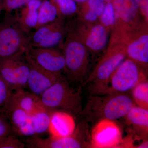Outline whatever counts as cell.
Segmentation results:
<instances>
[{
	"mask_svg": "<svg viewBox=\"0 0 148 148\" xmlns=\"http://www.w3.org/2000/svg\"><path fill=\"white\" fill-rule=\"evenodd\" d=\"M135 105L128 92L96 95L89 98L81 114L87 121L97 122L103 119L115 121L124 117Z\"/></svg>",
	"mask_w": 148,
	"mask_h": 148,
	"instance_id": "1",
	"label": "cell"
},
{
	"mask_svg": "<svg viewBox=\"0 0 148 148\" xmlns=\"http://www.w3.org/2000/svg\"><path fill=\"white\" fill-rule=\"evenodd\" d=\"M42 104L53 110L67 112L73 116L81 114L83 110L80 90H76L63 77L40 96Z\"/></svg>",
	"mask_w": 148,
	"mask_h": 148,
	"instance_id": "2",
	"label": "cell"
},
{
	"mask_svg": "<svg viewBox=\"0 0 148 148\" xmlns=\"http://www.w3.org/2000/svg\"><path fill=\"white\" fill-rule=\"evenodd\" d=\"M29 46V36L21 29L15 15L5 13L0 22V58L25 53Z\"/></svg>",
	"mask_w": 148,
	"mask_h": 148,
	"instance_id": "3",
	"label": "cell"
},
{
	"mask_svg": "<svg viewBox=\"0 0 148 148\" xmlns=\"http://www.w3.org/2000/svg\"><path fill=\"white\" fill-rule=\"evenodd\" d=\"M147 80L137 63L130 59L124 60L112 74L102 95L127 92Z\"/></svg>",
	"mask_w": 148,
	"mask_h": 148,
	"instance_id": "4",
	"label": "cell"
},
{
	"mask_svg": "<svg viewBox=\"0 0 148 148\" xmlns=\"http://www.w3.org/2000/svg\"><path fill=\"white\" fill-rule=\"evenodd\" d=\"M90 132L86 121H82L76 125L73 134L61 138L52 137L41 138L32 136L27 141L29 148H90Z\"/></svg>",
	"mask_w": 148,
	"mask_h": 148,
	"instance_id": "5",
	"label": "cell"
},
{
	"mask_svg": "<svg viewBox=\"0 0 148 148\" xmlns=\"http://www.w3.org/2000/svg\"><path fill=\"white\" fill-rule=\"evenodd\" d=\"M29 74L25 53L0 58V76L12 91L27 88Z\"/></svg>",
	"mask_w": 148,
	"mask_h": 148,
	"instance_id": "6",
	"label": "cell"
},
{
	"mask_svg": "<svg viewBox=\"0 0 148 148\" xmlns=\"http://www.w3.org/2000/svg\"><path fill=\"white\" fill-rule=\"evenodd\" d=\"M122 139L121 128L115 121L101 119L90 132V148H119Z\"/></svg>",
	"mask_w": 148,
	"mask_h": 148,
	"instance_id": "7",
	"label": "cell"
},
{
	"mask_svg": "<svg viewBox=\"0 0 148 148\" xmlns=\"http://www.w3.org/2000/svg\"><path fill=\"white\" fill-rule=\"evenodd\" d=\"M68 40L64 54L66 64L65 71L71 80L81 82L87 63L86 51L84 46L78 41L71 38Z\"/></svg>",
	"mask_w": 148,
	"mask_h": 148,
	"instance_id": "8",
	"label": "cell"
},
{
	"mask_svg": "<svg viewBox=\"0 0 148 148\" xmlns=\"http://www.w3.org/2000/svg\"><path fill=\"white\" fill-rule=\"evenodd\" d=\"M25 57L29 67L27 87L30 92L40 97L62 77L61 75L48 71L39 66L27 51L25 52Z\"/></svg>",
	"mask_w": 148,
	"mask_h": 148,
	"instance_id": "9",
	"label": "cell"
},
{
	"mask_svg": "<svg viewBox=\"0 0 148 148\" xmlns=\"http://www.w3.org/2000/svg\"><path fill=\"white\" fill-rule=\"evenodd\" d=\"M26 51L36 64L48 71L61 75V72L65 70L64 55L54 48L29 46Z\"/></svg>",
	"mask_w": 148,
	"mask_h": 148,
	"instance_id": "10",
	"label": "cell"
},
{
	"mask_svg": "<svg viewBox=\"0 0 148 148\" xmlns=\"http://www.w3.org/2000/svg\"><path fill=\"white\" fill-rule=\"evenodd\" d=\"M4 114L11 126L12 129L18 135L34 136L36 134L32 125L31 114L8 101Z\"/></svg>",
	"mask_w": 148,
	"mask_h": 148,
	"instance_id": "11",
	"label": "cell"
},
{
	"mask_svg": "<svg viewBox=\"0 0 148 148\" xmlns=\"http://www.w3.org/2000/svg\"><path fill=\"white\" fill-rule=\"evenodd\" d=\"M74 116L60 110H53L51 116L48 131L51 137L61 138L73 134L76 127Z\"/></svg>",
	"mask_w": 148,
	"mask_h": 148,
	"instance_id": "12",
	"label": "cell"
},
{
	"mask_svg": "<svg viewBox=\"0 0 148 148\" xmlns=\"http://www.w3.org/2000/svg\"><path fill=\"white\" fill-rule=\"evenodd\" d=\"M42 1V0H32L15 10L14 15L21 29L28 36L36 26L39 10Z\"/></svg>",
	"mask_w": 148,
	"mask_h": 148,
	"instance_id": "13",
	"label": "cell"
},
{
	"mask_svg": "<svg viewBox=\"0 0 148 148\" xmlns=\"http://www.w3.org/2000/svg\"><path fill=\"white\" fill-rule=\"evenodd\" d=\"M124 118L126 124L131 127V133L147 138L148 110L135 105Z\"/></svg>",
	"mask_w": 148,
	"mask_h": 148,
	"instance_id": "14",
	"label": "cell"
},
{
	"mask_svg": "<svg viewBox=\"0 0 148 148\" xmlns=\"http://www.w3.org/2000/svg\"><path fill=\"white\" fill-rule=\"evenodd\" d=\"M9 101L31 115L45 107L40 96L24 89L12 91Z\"/></svg>",
	"mask_w": 148,
	"mask_h": 148,
	"instance_id": "15",
	"label": "cell"
},
{
	"mask_svg": "<svg viewBox=\"0 0 148 148\" xmlns=\"http://www.w3.org/2000/svg\"><path fill=\"white\" fill-rule=\"evenodd\" d=\"M127 53L132 61L141 65H147L148 36L143 35L131 43L127 47Z\"/></svg>",
	"mask_w": 148,
	"mask_h": 148,
	"instance_id": "16",
	"label": "cell"
},
{
	"mask_svg": "<svg viewBox=\"0 0 148 148\" xmlns=\"http://www.w3.org/2000/svg\"><path fill=\"white\" fill-rule=\"evenodd\" d=\"M115 13L123 21L129 22L136 16L139 0H113Z\"/></svg>",
	"mask_w": 148,
	"mask_h": 148,
	"instance_id": "17",
	"label": "cell"
},
{
	"mask_svg": "<svg viewBox=\"0 0 148 148\" xmlns=\"http://www.w3.org/2000/svg\"><path fill=\"white\" fill-rule=\"evenodd\" d=\"M57 6L52 0H43L39 8L38 22L34 30L55 21L58 17Z\"/></svg>",
	"mask_w": 148,
	"mask_h": 148,
	"instance_id": "18",
	"label": "cell"
},
{
	"mask_svg": "<svg viewBox=\"0 0 148 148\" xmlns=\"http://www.w3.org/2000/svg\"><path fill=\"white\" fill-rule=\"evenodd\" d=\"M53 111L45 106L31 115L32 125L36 135L42 134L48 131Z\"/></svg>",
	"mask_w": 148,
	"mask_h": 148,
	"instance_id": "19",
	"label": "cell"
},
{
	"mask_svg": "<svg viewBox=\"0 0 148 148\" xmlns=\"http://www.w3.org/2000/svg\"><path fill=\"white\" fill-rule=\"evenodd\" d=\"M108 41V35L106 29L101 25L92 28L86 40V45L92 50H102L106 46Z\"/></svg>",
	"mask_w": 148,
	"mask_h": 148,
	"instance_id": "20",
	"label": "cell"
},
{
	"mask_svg": "<svg viewBox=\"0 0 148 148\" xmlns=\"http://www.w3.org/2000/svg\"><path fill=\"white\" fill-rule=\"evenodd\" d=\"M59 26V22L57 19L53 22L45 24L34 30L29 36V46L36 47L45 39L52 31Z\"/></svg>",
	"mask_w": 148,
	"mask_h": 148,
	"instance_id": "21",
	"label": "cell"
},
{
	"mask_svg": "<svg viewBox=\"0 0 148 148\" xmlns=\"http://www.w3.org/2000/svg\"><path fill=\"white\" fill-rule=\"evenodd\" d=\"M131 97L135 105L148 110L147 80L140 83L131 90Z\"/></svg>",
	"mask_w": 148,
	"mask_h": 148,
	"instance_id": "22",
	"label": "cell"
},
{
	"mask_svg": "<svg viewBox=\"0 0 148 148\" xmlns=\"http://www.w3.org/2000/svg\"><path fill=\"white\" fill-rule=\"evenodd\" d=\"M63 36L64 34L59 26L35 47L55 48L61 42Z\"/></svg>",
	"mask_w": 148,
	"mask_h": 148,
	"instance_id": "23",
	"label": "cell"
},
{
	"mask_svg": "<svg viewBox=\"0 0 148 148\" xmlns=\"http://www.w3.org/2000/svg\"><path fill=\"white\" fill-rule=\"evenodd\" d=\"M12 90L0 76V113H3Z\"/></svg>",
	"mask_w": 148,
	"mask_h": 148,
	"instance_id": "24",
	"label": "cell"
},
{
	"mask_svg": "<svg viewBox=\"0 0 148 148\" xmlns=\"http://www.w3.org/2000/svg\"><path fill=\"white\" fill-rule=\"evenodd\" d=\"M58 11L65 15H71L76 12V4L73 0H54Z\"/></svg>",
	"mask_w": 148,
	"mask_h": 148,
	"instance_id": "25",
	"label": "cell"
},
{
	"mask_svg": "<svg viewBox=\"0 0 148 148\" xmlns=\"http://www.w3.org/2000/svg\"><path fill=\"white\" fill-rule=\"evenodd\" d=\"M116 14L113 5L109 3L105 7L101 14V20L103 25L110 26L114 23L116 20Z\"/></svg>",
	"mask_w": 148,
	"mask_h": 148,
	"instance_id": "26",
	"label": "cell"
},
{
	"mask_svg": "<svg viewBox=\"0 0 148 148\" xmlns=\"http://www.w3.org/2000/svg\"><path fill=\"white\" fill-rule=\"evenodd\" d=\"M25 147L22 141L10 135L0 139V148H24Z\"/></svg>",
	"mask_w": 148,
	"mask_h": 148,
	"instance_id": "27",
	"label": "cell"
},
{
	"mask_svg": "<svg viewBox=\"0 0 148 148\" xmlns=\"http://www.w3.org/2000/svg\"><path fill=\"white\" fill-rule=\"evenodd\" d=\"M32 0H2L3 10L5 13H10L20 8Z\"/></svg>",
	"mask_w": 148,
	"mask_h": 148,
	"instance_id": "28",
	"label": "cell"
},
{
	"mask_svg": "<svg viewBox=\"0 0 148 148\" xmlns=\"http://www.w3.org/2000/svg\"><path fill=\"white\" fill-rule=\"evenodd\" d=\"M12 131L11 126L5 115L0 113V139L10 135Z\"/></svg>",
	"mask_w": 148,
	"mask_h": 148,
	"instance_id": "29",
	"label": "cell"
},
{
	"mask_svg": "<svg viewBox=\"0 0 148 148\" xmlns=\"http://www.w3.org/2000/svg\"><path fill=\"white\" fill-rule=\"evenodd\" d=\"M90 10L95 12L98 16L101 15L105 8L104 0H88Z\"/></svg>",
	"mask_w": 148,
	"mask_h": 148,
	"instance_id": "30",
	"label": "cell"
},
{
	"mask_svg": "<svg viewBox=\"0 0 148 148\" xmlns=\"http://www.w3.org/2000/svg\"><path fill=\"white\" fill-rule=\"evenodd\" d=\"M98 15L94 12L90 10L85 15V18L88 21H94L97 19Z\"/></svg>",
	"mask_w": 148,
	"mask_h": 148,
	"instance_id": "31",
	"label": "cell"
},
{
	"mask_svg": "<svg viewBox=\"0 0 148 148\" xmlns=\"http://www.w3.org/2000/svg\"><path fill=\"white\" fill-rule=\"evenodd\" d=\"M139 5L143 10V13L147 16L148 15V0H139Z\"/></svg>",
	"mask_w": 148,
	"mask_h": 148,
	"instance_id": "32",
	"label": "cell"
},
{
	"mask_svg": "<svg viewBox=\"0 0 148 148\" xmlns=\"http://www.w3.org/2000/svg\"><path fill=\"white\" fill-rule=\"evenodd\" d=\"M3 10L2 1V0H0V13Z\"/></svg>",
	"mask_w": 148,
	"mask_h": 148,
	"instance_id": "33",
	"label": "cell"
},
{
	"mask_svg": "<svg viewBox=\"0 0 148 148\" xmlns=\"http://www.w3.org/2000/svg\"><path fill=\"white\" fill-rule=\"evenodd\" d=\"M75 2H83L87 0H73Z\"/></svg>",
	"mask_w": 148,
	"mask_h": 148,
	"instance_id": "34",
	"label": "cell"
}]
</instances>
